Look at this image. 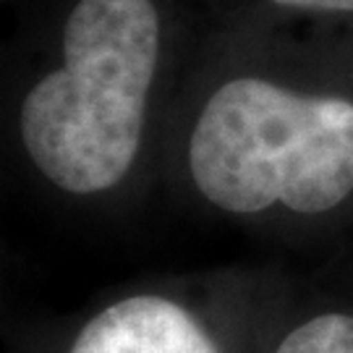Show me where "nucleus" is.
Wrapping results in <instances>:
<instances>
[{
  "label": "nucleus",
  "instance_id": "nucleus-1",
  "mask_svg": "<svg viewBox=\"0 0 353 353\" xmlns=\"http://www.w3.org/2000/svg\"><path fill=\"white\" fill-rule=\"evenodd\" d=\"M157 52L152 0L76 3L63 32V65L29 89L19 115L26 154L52 186L100 194L131 170Z\"/></svg>",
  "mask_w": 353,
  "mask_h": 353
},
{
  "label": "nucleus",
  "instance_id": "nucleus-2",
  "mask_svg": "<svg viewBox=\"0 0 353 353\" xmlns=\"http://www.w3.org/2000/svg\"><path fill=\"white\" fill-rule=\"evenodd\" d=\"M189 168L204 199L225 212H330L353 194V102L230 79L196 118Z\"/></svg>",
  "mask_w": 353,
  "mask_h": 353
},
{
  "label": "nucleus",
  "instance_id": "nucleus-3",
  "mask_svg": "<svg viewBox=\"0 0 353 353\" xmlns=\"http://www.w3.org/2000/svg\"><path fill=\"white\" fill-rule=\"evenodd\" d=\"M71 353H217L202 322L163 296H131L92 316Z\"/></svg>",
  "mask_w": 353,
  "mask_h": 353
},
{
  "label": "nucleus",
  "instance_id": "nucleus-4",
  "mask_svg": "<svg viewBox=\"0 0 353 353\" xmlns=\"http://www.w3.org/2000/svg\"><path fill=\"white\" fill-rule=\"evenodd\" d=\"M275 353H353V316L341 312L312 316L290 330Z\"/></svg>",
  "mask_w": 353,
  "mask_h": 353
},
{
  "label": "nucleus",
  "instance_id": "nucleus-5",
  "mask_svg": "<svg viewBox=\"0 0 353 353\" xmlns=\"http://www.w3.org/2000/svg\"><path fill=\"white\" fill-rule=\"evenodd\" d=\"M278 6L309 8V11H353V0H275Z\"/></svg>",
  "mask_w": 353,
  "mask_h": 353
}]
</instances>
